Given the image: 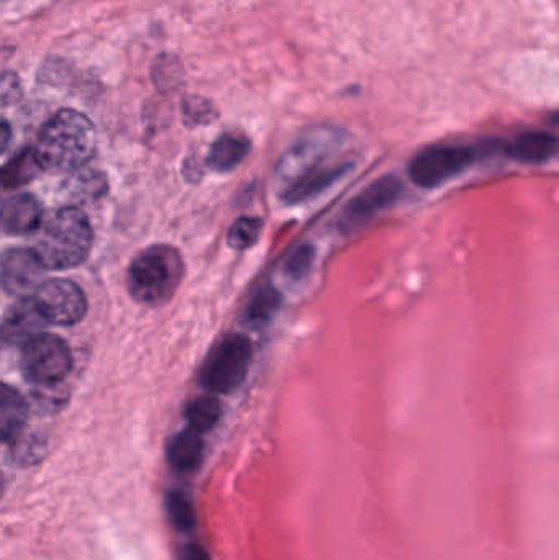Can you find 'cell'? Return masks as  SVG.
I'll list each match as a JSON object with an SVG mask.
<instances>
[{
    "instance_id": "obj_1",
    "label": "cell",
    "mask_w": 559,
    "mask_h": 560,
    "mask_svg": "<svg viewBox=\"0 0 559 560\" xmlns=\"http://www.w3.org/2000/svg\"><path fill=\"white\" fill-rule=\"evenodd\" d=\"M94 148V125L81 112L65 108L43 127L33 151L43 171L72 173L91 160Z\"/></svg>"
},
{
    "instance_id": "obj_2",
    "label": "cell",
    "mask_w": 559,
    "mask_h": 560,
    "mask_svg": "<svg viewBox=\"0 0 559 560\" xmlns=\"http://www.w3.org/2000/svg\"><path fill=\"white\" fill-rule=\"evenodd\" d=\"M92 242L94 235L85 213L78 207H66L46 223L33 252L45 269L62 271L84 262Z\"/></svg>"
},
{
    "instance_id": "obj_3",
    "label": "cell",
    "mask_w": 559,
    "mask_h": 560,
    "mask_svg": "<svg viewBox=\"0 0 559 560\" xmlns=\"http://www.w3.org/2000/svg\"><path fill=\"white\" fill-rule=\"evenodd\" d=\"M183 278L184 261L176 249L166 245L150 246L128 268V292L141 305H163L174 295Z\"/></svg>"
},
{
    "instance_id": "obj_4",
    "label": "cell",
    "mask_w": 559,
    "mask_h": 560,
    "mask_svg": "<svg viewBox=\"0 0 559 560\" xmlns=\"http://www.w3.org/2000/svg\"><path fill=\"white\" fill-rule=\"evenodd\" d=\"M499 141L476 144H443L427 148L412 158L409 164V176L414 184L422 189H435L473 166L486 154L499 150Z\"/></svg>"
},
{
    "instance_id": "obj_5",
    "label": "cell",
    "mask_w": 559,
    "mask_h": 560,
    "mask_svg": "<svg viewBox=\"0 0 559 560\" xmlns=\"http://www.w3.org/2000/svg\"><path fill=\"white\" fill-rule=\"evenodd\" d=\"M255 348L245 335H226L220 339L199 371V381L206 390L212 394H232L248 377L253 364Z\"/></svg>"
},
{
    "instance_id": "obj_6",
    "label": "cell",
    "mask_w": 559,
    "mask_h": 560,
    "mask_svg": "<svg viewBox=\"0 0 559 560\" xmlns=\"http://www.w3.org/2000/svg\"><path fill=\"white\" fill-rule=\"evenodd\" d=\"M23 375L38 387H55L68 377L72 369V355L68 345L58 336L42 335L23 345Z\"/></svg>"
},
{
    "instance_id": "obj_7",
    "label": "cell",
    "mask_w": 559,
    "mask_h": 560,
    "mask_svg": "<svg viewBox=\"0 0 559 560\" xmlns=\"http://www.w3.org/2000/svg\"><path fill=\"white\" fill-rule=\"evenodd\" d=\"M404 184L397 176H383L364 187L348 200L337 220V230L348 236L360 232L380 213L393 207L403 197Z\"/></svg>"
},
{
    "instance_id": "obj_8",
    "label": "cell",
    "mask_w": 559,
    "mask_h": 560,
    "mask_svg": "<svg viewBox=\"0 0 559 560\" xmlns=\"http://www.w3.org/2000/svg\"><path fill=\"white\" fill-rule=\"evenodd\" d=\"M345 138L343 131L335 127H315L301 135L279 161V173L288 177L286 184L299 174L327 163L328 158L343 144Z\"/></svg>"
},
{
    "instance_id": "obj_9",
    "label": "cell",
    "mask_w": 559,
    "mask_h": 560,
    "mask_svg": "<svg viewBox=\"0 0 559 560\" xmlns=\"http://www.w3.org/2000/svg\"><path fill=\"white\" fill-rule=\"evenodd\" d=\"M32 299L45 322L51 323V325H75L88 313V299H85L84 290L72 280H45Z\"/></svg>"
},
{
    "instance_id": "obj_10",
    "label": "cell",
    "mask_w": 559,
    "mask_h": 560,
    "mask_svg": "<svg viewBox=\"0 0 559 560\" xmlns=\"http://www.w3.org/2000/svg\"><path fill=\"white\" fill-rule=\"evenodd\" d=\"M45 271L33 249L13 248L0 256V285L19 300L35 295Z\"/></svg>"
},
{
    "instance_id": "obj_11",
    "label": "cell",
    "mask_w": 559,
    "mask_h": 560,
    "mask_svg": "<svg viewBox=\"0 0 559 560\" xmlns=\"http://www.w3.org/2000/svg\"><path fill=\"white\" fill-rule=\"evenodd\" d=\"M354 164L351 161H341V163H324L321 166L312 167L305 173L299 174L291 183L286 184L282 190V202L286 206H299L315 199L325 190L330 189L338 180L343 179Z\"/></svg>"
},
{
    "instance_id": "obj_12",
    "label": "cell",
    "mask_w": 559,
    "mask_h": 560,
    "mask_svg": "<svg viewBox=\"0 0 559 560\" xmlns=\"http://www.w3.org/2000/svg\"><path fill=\"white\" fill-rule=\"evenodd\" d=\"M38 200L28 194L9 197L0 203V229L9 235H30L42 226Z\"/></svg>"
},
{
    "instance_id": "obj_13",
    "label": "cell",
    "mask_w": 559,
    "mask_h": 560,
    "mask_svg": "<svg viewBox=\"0 0 559 560\" xmlns=\"http://www.w3.org/2000/svg\"><path fill=\"white\" fill-rule=\"evenodd\" d=\"M48 323L43 318L39 310L36 308L33 299H20L9 312L0 328V335L5 341L13 345H26L30 339L42 335L43 329Z\"/></svg>"
},
{
    "instance_id": "obj_14",
    "label": "cell",
    "mask_w": 559,
    "mask_h": 560,
    "mask_svg": "<svg viewBox=\"0 0 559 560\" xmlns=\"http://www.w3.org/2000/svg\"><path fill=\"white\" fill-rule=\"evenodd\" d=\"M499 150L517 163L545 164L557 156L558 138L548 131H527L508 143H501Z\"/></svg>"
},
{
    "instance_id": "obj_15",
    "label": "cell",
    "mask_w": 559,
    "mask_h": 560,
    "mask_svg": "<svg viewBox=\"0 0 559 560\" xmlns=\"http://www.w3.org/2000/svg\"><path fill=\"white\" fill-rule=\"evenodd\" d=\"M252 150V144L242 135L223 133L210 147L207 164L217 173H230L238 167Z\"/></svg>"
},
{
    "instance_id": "obj_16",
    "label": "cell",
    "mask_w": 559,
    "mask_h": 560,
    "mask_svg": "<svg viewBox=\"0 0 559 560\" xmlns=\"http://www.w3.org/2000/svg\"><path fill=\"white\" fill-rule=\"evenodd\" d=\"M202 438L190 428L177 433L167 446V460L174 469L180 470V472L196 469L202 460Z\"/></svg>"
},
{
    "instance_id": "obj_17",
    "label": "cell",
    "mask_w": 559,
    "mask_h": 560,
    "mask_svg": "<svg viewBox=\"0 0 559 560\" xmlns=\"http://www.w3.org/2000/svg\"><path fill=\"white\" fill-rule=\"evenodd\" d=\"M26 413L28 408L22 395L9 385L0 384V443L13 440L22 431Z\"/></svg>"
},
{
    "instance_id": "obj_18",
    "label": "cell",
    "mask_w": 559,
    "mask_h": 560,
    "mask_svg": "<svg viewBox=\"0 0 559 560\" xmlns=\"http://www.w3.org/2000/svg\"><path fill=\"white\" fill-rule=\"evenodd\" d=\"M282 305V295L275 285L263 287L249 300L245 310V323L252 328L261 329L268 326Z\"/></svg>"
},
{
    "instance_id": "obj_19",
    "label": "cell",
    "mask_w": 559,
    "mask_h": 560,
    "mask_svg": "<svg viewBox=\"0 0 559 560\" xmlns=\"http://www.w3.org/2000/svg\"><path fill=\"white\" fill-rule=\"evenodd\" d=\"M42 171L35 151H22L0 171V186L7 187V189H19V187L32 183Z\"/></svg>"
},
{
    "instance_id": "obj_20",
    "label": "cell",
    "mask_w": 559,
    "mask_h": 560,
    "mask_svg": "<svg viewBox=\"0 0 559 560\" xmlns=\"http://www.w3.org/2000/svg\"><path fill=\"white\" fill-rule=\"evenodd\" d=\"M222 418V404L213 395L194 398L186 408V420L190 430L202 434L213 430Z\"/></svg>"
},
{
    "instance_id": "obj_21",
    "label": "cell",
    "mask_w": 559,
    "mask_h": 560,
    "mask_svg": "<svg viewBox=\"0 0 559 560\" xmlns=\"http://www.w3.org/2000/svg\"><path fill=\"white\" fill-rule=\"evenodd\" d=\"M261 232V219H258V217H240L230 226L226 243L235 252H246L258 243Z\"/></svg>"
},
{
    "instance_id": "obj_22",
    "label": "cell",
    "mask_w": 559,
    "mask_h": 560,
    "mask_svg": "<svg viewBox=\"0 0 559 560\" xmlns=\"http://www.w3.org/2000/svg\"><path fill=\"white\" fill-rule=\"evenodd\" d=\"M315 258H317L315 246L312 243H302L288 256L282 272L286 278L299 282V280L307 278L308 272L314 268Z\"/></svg>"
},
{
    "instance_id": "obj_23",
    "label": "cell",
    "mask_w": 559,
    "mask_h": 560,
    "mask_svg": "<svg viewBox=\"0 0 559 560\" xmlns=\"http://www.w3.org/2000/svg\"><path fill=\"white\" fill-rule=\"evenodd\" d=\"M167 515L171 522L180 532H190L196 528L197 516L193 503L184 493L171 492L166 499Z\"/></svg>"
},
{
    "instance_id": "obj_24",
    "label": "cell",
    "mask_w": 559,
    "mask_h": 560,
    "mask_svg": "<svg viewBox=\"0 0 559 560\" xmlns=\"http://www.w3.org/2000/svg\"><path fill=\"white\" fill-rule=\"evenodd\" d=\"M22 95L19 78L12 72L0 75V102H15Z\"/></svg>"
},
{
    "instance_id": "obj_25",
    "label": "cell",
    "mask_w": 559,
    "mask_h": 560,
    "mask_svg": "<svg viewBox=\"0 0 559 560\" xmlns=\"http://www.w3.org/2000/svg\"><path fill=\"white\" fill-rule=\"evenodd\" d=\"M179 560H212L210 559L209 552L206 551L203 546L197 545V542H190V545L184 546L179 552Z\"/></svg>"
},
{
    "instance_id": "obj_26",
    "label": "cell",
    "mask_w": 559,
    "mask_h": 560,
    "mask_svg": "<svg viewBox=\"0 0 559 560\" xmlns=\"http://www.w3.org/2000/svg\"><path fill=\"white\" fill-rule=\"evenodd\" d=\"M12 141V128L7 121L0 120V154L5 153Z\"/></svg>"
},
{
    "instance_id": "obj_27",
    "label": "cell",
    "mask_w": 559,
    "mask_h": 560,
    "mask_svg": "<svg viewBox=\"0 0 559 560\" xmlns=\"http://www.w3.org/2000/svg\"><path fill=\"white\" fill-rule=\"evenodd\" d=\"M0 493H2V476H0Z\"/></svg>"
},
{
    "instance_id": "obj_28",
    "label": "cell",
    "mask_w": 559,
    "mask_h": 560,
    "mask_svg": "<svg viewBox=\"0 0 559 560\" xmlns=\"http://www.w3.org/2000/svg\"><path fill=\"white\" fill-rule=\"evenodd\" d=\"M0 339H2V335H0Z\"/></svg>"
}]
</instances>
